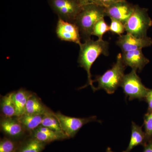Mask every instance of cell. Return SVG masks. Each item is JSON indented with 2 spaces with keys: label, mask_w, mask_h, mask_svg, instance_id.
<instances>
[{
  "label": "cell",
  "mask_w": 152,
  "mask_h": 152,
  "mask_svg": "<svg viewBox=\"0 0 152 152\" xmlns=\"http://www.w3.org/2000/svg\"><path fill=\"white\" fill-rule=\"evenodd\" d=\"M21 142L5 137L0 141V152H18Z\"/></svg>",
  "instance_id": "21"
},
{
  "label": "cell",
  "mask_w": 152,
  "mask_h": 152,
  "mask_svg": "<svg viewBox=\"0 0 152 152\" xmlns=\"http://www.w3.org/2000/svg\"><path fill=\"white\" fill-rule=\"evenodd\" d=\"M146 141L145 134L142 131V127L132 122L130 140L126 149L123 152H130L135 147L145 144Z\"/></svg>",
  "instance_id": "17"
},
{
  "label": "cell",
  "mask_w": 152,
  "mask_h": 152,
  "mask_svg": "<svg viewBox=\"0 0 152 152\" xmlns=\"http://www.w3.org/2000/svg\"><path fill=\"white\" fill-rule=\"evenodd\" d=\"M109 45L108 41L103 39H98L95 41L91 39L84 41L83 43L79 45L80 49L78 63L80 67L86 71L88 75V83L81 88L90 86L94 92L96 91V87L93 85L94 81L91 79V68L100 55L108 56Z\"/></svg>",
  "instance_id": "1"
},
{
  "label": "cell",
  "mask_w": 152,
  "mask_h": 152,
  "mask_svg": "<svg viewBox=\"0 0 152 152\" xmlns=\"http://www.w3.org/2000/svg\"><path fill=\"white\" fill-rule=\"evenodd\" d=\"M110 31V26L103 18L98 21L93 28L92 36H96L99 39H103V36Z\"/></svg>",
  "instance_id": "22"
},
{
  "label": "cell",
  "mask_w": 152,
  "mask_h": 152,
  "mask_svg": "<svg viewBox=\"0 0 152 152\" xmlns=\"http://www.w3.org/2000/svg\"><path fill=\"white\" fill-rule=\"evenodd\" d=\"M30 135L46 144L55 141L69 139L67 136L56 132L42 125L31 132Z\"/></svg>",
  "instance_id": "13"
},
{
  "label": "cell",
  "mask_w": 152,
  "mask_h": 152,
  "mask_svg": "<svg viewBox=\"0 0 152 152\" xmlns=\"http://www.w3.org/2000/svg\"><path fill=\"white\" fill-rule=\"evenodd\" d=\"M56 34L61 40L75 43L79 45L82 43L80 31L75 23L58 18L56 28Z\"/></svg>",
  "instance_id": "8"
},
{
  "label": "cell",
  "mask_w": 152,
  "mask_h": 152,
  "mask_svg": "<svg viewBox=\"0 0 152 152\" xmlns=\"http://www.w3.org/2000/svg\"><path fill=\"white\" fill-rule=\"evenodd\" d=\"M122 52L142 49L152 45V39L149 37L138 38L130 34L120 36L116 42Z\"/></svg>",
  "instance_id": "11"
},
{
  "label": "cell",
  "mask_w": 152,
  "mask_h": 152,
  "mask_svg": "<svg viewBox=\"0 0 152 152\" xmlns=\"http://www.w3.org/2000/svg\"><path fill=\"white\" fill-rule=\"evenodd\" d=\"M44 115L24 114L19 117H16L17 119L20 123L27 131L31 134L42 125Z\"/></svg>",
  "instance_id": "16"
},
{
  "label": "cell",
  "mask_w": 152,
  "mask_h": 152,
  "mask_svg": "<svg viewBox=\"0 0 152 152\" xmlns=\"http://www.w3.org/2000/svg\"><path fill=\"white\" fill-rule=\"evenodd\" d=\"M106 16L105 7L102 6L90 4L82 7L74 23L78 28L81 39L84 41L91 39L96 23Z\"/></svg>",
  "instance_id": "2"
},
{
  "label": "cell",
  "mask_w": 152,
  "mask_h": 152,
  "mask_svg": "<svg viewBox=\"0 0 152 152\" xmlns=\"http://www.w3.org/2000/svg\"><path fill=\"white\" fill-rule=\"evenodd\" d=\"M41 125L56 132L67 136L61 128L58 121L55 116L53 112L44 115Z\"/></svg>",
  "instance_id": "20"
},
{
  "label": "cell",
  "mask_w": 152,
  "mask_h": 152,
  "mask_svg": "<svg viewBox=\"0 0 152 152\" xmlns=\"http://www.w3.org/2000/svg\"><path fill=\"white\" fill-rule=\"evenodd\" d=\"M54 115L69 138H73L84 125L97 121L96 116L86 118H75L65 115L60 112L54 113Z\"/></svg>",
  "instance_id": "7"
},
{
  "label": "cell",
  "mask_w": 152,
  "mask_h": 152,
  "mask_svg": "<svg viewBox=\"0 0 152 152\" xmlns=\"http://www.w3.org/2000/svg\"><path fill=\"white\" fill-rule=\"evenodd\" d=\"M32 93L23 88L14 91L13 99L17 109V117L25 113L27 102Z\"/></svg>",
  "instance_id": "18"
},
{
  "label": "cell",
  "mask_w": 152,
  "mask_h": 152,
  "mask_svg": "<svg viewBox=\"0 0 152 152\" xmlns=\"http://www.w3.org/2000/svg\"><path fill=\"white\" fill-rule=\"evenodd\" d=\"M0 128L6 137L20 141L26 135L27 132L23 126L19 122L16 117L8 118L2 117L0 121Z\"/></svg>",
  "instance_id": "10"
},
{
  "label": "cell",
  "mask_w": 152,
  "mask_h": 152,
  "mask_svg": "<svg viewBox=\"0 0 152 152\" xmlns=\"http://www.w3.org/2000/svg\"><path fill=\"white\" fill-rule=\"evenodd\" d=\"M144 126L147 141L152 137V111H148L144 116Z\"/></svg>",
  "instance_id": "23"
},
{
  "label": "cell",
  "mask_w": 152,
  "mask_h": 152,
  "mask_svg": "<svg viewBox=\"0 0 152 152\" xmlns=\"http://www.w3.org/2000/svg\"><path fill=\"white\" fill-rule=\"evenodd\" d=\"M14 94V92H12L1 97V111L2 117H17V109L13 99Z\"/></svg>",
  "instance_id": "15"
},
{
  "label": "cell",
  "mask_w": 152,
  "mask_h": 152,
  "mask_svg": "<svg viewBox=\"0 0 152 152\" xmlns=\"http://www.w3.org/2000/svg\"><path fill=\"white\" fill-rule=\"evenodd\" d=\"M122 58L126 66L130 67L132 69L141 72L145 66L150 62V60L145 56L142 49L123 52Z\"/></svg>",
  "instance_id": "12"
},
{
  "label": "cell",
  "mask_w": 152,
  "mask_h": 152,
  "mask_svg": "<svg viewBox=\"0 0 152 152\" xmlns=\"http://www.w3.org/2000/svg\"><path fill=\"white\" fill-rule=\"evenodd\" d=\"M120 1L122 0H99V2L101 6L104 7H107Z\"/></svg>",
  "instance_id": "27"
},
{
  "label": "cell",
  "mask_w": 152,
  "mask_h": 152,
  "mask_svg": "<svg viewBox=\"0 0 152 152\" xmlns=\"http://www.w3.org/2000/svg\"><path fill=\"white\" fill-rule=\"evenodd\" d=\"M49 4L58 18L73 23L83 7L76 0H49Z\"/></svg>",
  "instance_id": "6"
},
{
  "label": "cell",
  "mask_w": 152,
  "mask_h": 152,
  "mask_svg": "<svg viewBox=\"0 0 152 152\" xmlns=\"http://www.w3.org/2000/svg\"><path fill=\"white\" fill-rule=\"evenodd\" d=\"M137 72V71L132 69L129 73L125 75L120 86L126 97L131 101L135 99L140 101L145 99L149 90L143 84L141 79Z\"/></svg>",
  "instance_id": "5"
},
{
  "label": "cell",
  "mask_w": 152,
  "mask_h": 152,
  "mask_svg": "<svg viewBox=\"0 0 152 152\" xmlns=\"http://www.w3.org/2000/svg\"><path fill=\"white\" fill-rule=\"evenodd\" d=\"M113 152V151L111 150L110 148H108L107 150V152Z\"/></svg>",
  "instance_id": "29"
},
{
  "label": "cell",
  "mask_w": 152,
  "mask_h": 152,
  "mask_svg": "<svg viewBox=\"0 0 152 152\" xmlns=\"http://www.w3.org/2000/svg\"><path fill=\"white\" fill-rule=\"evenodd\" d=\"M126 66L123 62L121 54L117 56L116 62L112 67L102 75L97 76L94 82L98 83L96 91L104 90L109 94H114L121 86L124 76Z\"/></svg>",
  "instance_id": "3"
},
{
  "label": "cell",
  "mask_w": 152,
  "mask_h": 152,
  "mask_svg": "<svg viewBox=\"0 0 152 152\" xmlns=\"http://www.w3.org/2000/svg\"><path fill=\"white\" fill-rule=\"evenodd\" d=\"M53 112L44 104L36 94L32 93L27 102L25 113L44 115Z\"/></svg>",
  "instance_id": "14"
},
{
  "label": "cell",
  "mask_w": 152,
  "mask_h": 152,
  "mask_svg": "<svg viewBox=\"0 0 152 152\" xmlns=\"http://www.w3.org/2000/svg\"><path fill=\"white\" fill-rule=\"evenodd\" d=\"M126 31L134 37H147V31L152 26L151 19L148 14V9L135 5L132 15L124 24Z\"/></svg>",
  "instance_id": "4"
},
{
  "label": "cell",
  "mask_w": 152,
  "mask_h": 152,
  "mask_svg": "<svg viewBox=\"0 0 152 152\" xmlns=\"http://www.w3.org/2000/svg\"><path fill=\"white\" fill-rule=\"evenodd\" d=\"M76 1L82 7L90 4H98L100 5L99 0H76Z\"/></svg>",
  "instance_id": "25"
},
{
  "label": "cell",
  "mask_w": 152,
  "mask_h": 152,
  "mask_svg": "<svg viewBox=\"0 0 152 152\" xmlns=\"http://www.w3.org/2000/svg\"><path fill=\"white\" fill-rule=\"evenodd\" d=\"M111 23L110 26V31L114 34L121 36L126 31L125 26L123 23L118 20L110 18Z\"/></svg>",
  "instance_id": "24"
},
{
  "label": "cell",
  "mask_w": 152,
  "mask_h": 152,
  "mask_svg": "<svg viewBox=\"0 0 152 152\" xmlns=\"http://www.w3.org/2000/svg\"><path fill=\"white\" fill-rule=\"evenodd\" d=\"M143 152H152V140H150L145 145Z\"/></svg>",
  "instance_id": "28"
},
{
  "label": "cell",
  "mask_w": 152,
  "mask_h": 152,
  "mask_svg": "<svg viewBox=\"0 0 152 152\" xmlns=\"http://www.w3.org/2000/svg\"><path fill=\"white\" fill-rule=\"evenodd\" d=\"M46 145L30 136L28 139L21 142L18 152H42Z\"/></svg>",
  "instance_id": "19"
},
{
  "label": "cell",
  "mask_w": 152,
  "mask_h": 152,
  "mask_svg": "<svg viewBox=\"0 0 152 152\" xmlns=\"http://www.w3.org/2000/svg\"><path fill=\"white\" fill-rule=\"evenodd\" d=\"M148 104V111H152V89H149L145 99Z\"/></svg>",
  "instance_id": "26"
},
{
  "label": "cell",
  "mask_w": 152,
  "mask_h": 152,
  "mask_svg": "<svg viewBox=\"0 0 152 152\" xmlns=\"http://www.w3.org/2000/svg\"><path fill=\"white\" fill-rule=\"evenodd\" d=\"M135 5L122 0L105 7L106 16L120 21L124 24L132 15Z\"/></svg>",
  "instance_id": "9"
}]
</instances>
